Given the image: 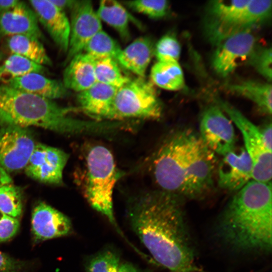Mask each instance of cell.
I'll return each instance as SVG.
<instances>
[{
	"instance_id": "52a82bcc",
	"label": "cell",
	"mask_w": 272,
	"mask_h": 272,
	"mask_svg": "<svg viewBox=\"0 0 272 272\" xmlns=\"http://www.w3.org/2000/svg\"><path fill=\"white\" fill-rule=\"evenodd\" d=\"M162 113V105L153 84L138 77L117 89L109 120L156 119Z\"/></svg>"
},
{
	"instance_id": "60d3db41",
	"label": "cell",
	"mask_w": 272,
	"mask_h": 272,
	"mask_svg": "<svg viewBox=\"0 0 272 272\" xmlns=\"http://www.w3.org/2000/svg\"><path fill=\"white\" fill-rule=\"evenodd\" d=\"M271 272V271H270Z\"/></svg>"
},
{
	"instance_id": "ba28073f",
	"label": "cell",
	"mask_w": 272,
	"mask_h": 272,
	"mask_svg": "<svg viewBox=\"0 0 272 272\" xmlns=\"http://www.w3.org/2000/svg\"><path fill=\"white\" fill-rule=\"evenodd\" d=\"M218 105L229 116L240 131L244 149L252 164V179L268 183L271 179V151L265 146L260 129L239 110L222 100L218 99Z\"/></svg>"
},
{
	"instance_id": "8d00e7d4",
	"label": "cell",
	"mask_w": 272,
	"mask_h": 272,
	"mask_svg": "<svg viewBox=\"0 0 272 272\" xmlns=\"http://www.w3.org/2000/svg\"><path fill=\"white\" fill-rule=\"evenodd\" d=\"M50 1L58 9L64 12L66 9L71 10L77 2L75 0H50Z\"/></svg>"
},
{
	"instance_id": "d590c367",
	"label": "cell",
	"mask_w": 272,
	"mask_h": 272,
	"mask_svg": "<svg viewBox=\"0 0 272 272\" xmlns=\"http://www.w3.org/2000/svg\"><path fill=\"white\" fill-rule=\"evenodd\" d=\"M271 129V123L270 122L260 129L263 143L265 147L270 151H271L272 149Z\"/></svg>"
},
{
	"instance_id": "4fadbf2b",
	"label": "cell",
	"mask_w": 272,
	"mask_h": 272,
	"mask_svg": "<svg viewBox=\"0 0 272 272\" xmlns=\"http://www.w3.org/2000/svg\"><path fill=\"white\" fill-rule=\"evenodd\" d=\"M68 159V154L60 149L37 144L25 167V172L29 176L42 182L60 184Z\"/></svg>"
},
{
	"instance_id": "4dcf8cb0",
	"label": "cell",
	"mask_w": 272,
	"mask_h": 272,
	"mask_svg": "<svg viewBox=\"0 0 272 272\" xmlns=\"http://www.w3.org/2000/svg\"><path fill=\"white\" fill-rule=\"evenodd\" d=\"M180 52L179 41L171 34H167L162 37L154 49V53L158 61H177Z\"/></svg>"
},
{
	"instance_id": "2e32d148",
	"label": "cell",
	"mask_w": 272,
	"mask_h": 272,
	"mask_svg": "<svg viewBox=\"0 0 272 272\" xmlns=\"http://www.w3.org/2000/svg\"><path fill=\"white\" fill-rule=\"evenodd\" d=\"M31 225L34 237L41 241L67 235L72 230L67 216L44 202L39 203L34 208Z\"/></svg>"
},
{
	"instance_id": "f1b7e54d",
	"label": "cell",
	"mask_w": 272,
	"mask_h": 272,
	"mask_svg": "<svg viewBox=\"0 0 272 272\" xmlns=\"http://www.w3.org/2000/svg\"><path fill=\"white\" fill-rule=\"evenodd\" d=\"M120 263L119 252L107 247L88 258L86 272H117Z\"/></svg>"
},
{
	"instance_id": "ac0fdd59",
	"label": "cell",
	"mask_w": 272,
	"mask_h": 272,
	"mask_svg": "<svg viewBox=\"0 0 272 272\" xmlns=\"http://www.w3.org/2000/svg\"><path fill=\"white\" fill-rule=\"evenodd\" d=\"M117 88L96 82L78 93L79 110L97 121L109 120L112 102Z\"/></svg>"
},
{
	"instance_id": "484cf974",
	"label": "cell",
	"mask_w": 272,
	"mask_h": 272,
	"mask_svg": "<svg viewBox=\"0 0 272 272\" xmlns=\"http://www.w3.org/2000/svg\"><path fill=\"white\" fill-rule=\"evenodd\" d=\"M46 67L25 57L11 54L0 65V82L8 84L11 81L31 73L43 74Z\"/></svg>"
},
{
	"instance_id": "836d02e7",
	"label": "cell",
	"mask_w": 272,
	"mask_h": 272,
	"mask_svg": "<svg viewBox=\"0 0 272 272\" xmlns=\"http://www.w3.org/2000/svg\"><path fill=\"white\" fill-rule=\"evenodd\" d=\"M19 221L0 212V242L7 241L14 237L19 228Z\"/></svg>"
},
{
	"instance_id": "4316f807",
	"label": "cell",
	"mask_w": 272,
	"mask_h": 272,
	"mask_svg": "<svg viewBox=\"0 0 272 272\" xmlns=\"http://www.w3.org/2000/svg\"><path fill=\"white\" fill-rule=\"evenodd\" d=\"M121 49L118 43L102 30L90 39L84 50L94 60L112 58L116 60Z\"/></svg>"
},
{
	"instance_id": "cb8c5ba5",
	"label": "cell",
	"mask_w": 272,
	"mask_h": 272,
	"mask_svg": "<svg viewBox=\"0 0 272 272\" xmlns=\"http://www.w3.org/2000/svg\"><path fill=\"white\" fill-rule=\"evenodd\" d=\"M96 13L100 19L114 28L124 41L129 39V22L132 17L119 2L113 0L100 2Z\"/></svg>"
},
{
	"instance_id": "9c48e42d",
	"label": "cell",
	"mask_w": 272,
	"mask_h": 272,
	"mask_svg": "<svg viewBox=\"0 0 272 272\" xmlns=\"http://www.w3.org/2000/svg\"><path fill=\"white\" fill-rule=\"evenodd\" d=\"M199 136L215 154L222 156L235 149L236 135L231 120L219 106H211L202 113Z\"/></svg>"
},
{
	"instance_id": "83f0119b",
	"label": "cell",
	"mask_w": 272,
	"mask_h": 272,
	"mask_svg": "<svg viewBox=\"0 0 272 272\" xmlns=\"http://www.w3.org/2000/svg\"><path fill=\"white\" fill-rule=\"evenodd\" d=\"M94 69L97 82L117 89L130 80L122 73L117 62L112 58L94 60Z\"/></svg>"
},
{
	"instance_id": "74e56055",
	"label": "cell",
	"mask_w": 272,
	"mask_h": 272,
	"mask_svg": "<svg viewBox=\"0 0 272 272\" xmlns=\"http://www.w3.org/2000/svg\"><path fill=\"white\" fill-rule=\"evenodd\" d=\"M20 2L19 0L0 1V14L11 10L17 6Z\"/></svg>"
},
{
	"instance_id": "7c38bea8",
	"label": "cell",
	"mask_w": 272,
	"mask_h": 272,
	"mask_svg": "<svg viewBox=\"0 0 272 272\" xmlns=\"http://www.w3.org/2000/svg\"><path fill=\"white\" fill-rule=\"evenodd\" d=\"M256 40L251 32L230 36L217 45L212 64L216 72L226 77L245 60H248L256 47Z\"/></svg>"
},
{
	"instance_id": "ab89813d",
	"label": "cell",
	"mask_w": 272,
	"mask_h": 272,
	"mask_svg": "<svg viewBox=\"0 0 272 272\" xmlns=\"http://www.w3.org/2000/svg\"><path fill=\"white\" fill-rule=\"evenodd\" d=\"M12 180L6 171L3 167L0 166V188L8 184H11Z\"/></svg>"
},
{
	"instance_id": "1f68e13d",
	"label": "cell",
	"mask_w": 272,
	"mask_h": 272,
	"mask_svg": "<svg viewBox=\"0 0 272 272\" xmlns=\"http://www.w3.org/2000/svg\"><path fill=\"white\" fill-rule=\"evenodd\" d=\"M124 3L134 11L153 19L164 17L169 8L168 2L165 0H139L126 1Z\"/></svg>"
},
{
	"instance_id": "30bf717a",
	"label": "cell",
	"mask_w": 272,
	"mask_h": 272,
	"mask_svg": "<svg viewBox=\"0 0 272 272\" xmlns=\"http://www.w3.org/2000/svg\"><path fill=\"white\" fill-rule=\"evenodd\" d=\"M36 144L26 127L15 125L0 129V166L6 171H14L26 167Z\"/></svg>"
},
{
	"instance_id": "ffe728a7",
	"label": "cell",
	"mask_w": 272,
	"mask_h": 272,
	"mask_svg": "<svg viewBox=\"0 0 272 272\" xmlns=\"http://www.w3.org/2000/svg\"><path fill=\"white\" fill-rule=\"evenodd\" d=\"M153 54L152 40L148 37H141L122 49L116 61L138 77L145 78Z\"/></svg>"
},
{
	"instance_id": "f546056e",
	"label": "cell",
	"mask_w": 272,
	"mask_h": 272,
	"mask_svg": "<svg viewBox=\"0 0 272 272\" xmlns=\"http://www.w3.org/2000/svg\"><path fill=\"white\" fill-rule=\"evenodd\" d=\"M22 197L18 187L11 184L0 188V212L18 218L22 211Z\"/></svg>"
},
{
	"instance_id": "d6986e66",
	"label": "cell",
	"mask_w": 272,
	"mask_h": 272,
	"mask_svg": "<svg viewBox=\"0 0 272 272\" xmlns=\"http://www.w3.org/2000/svg\"><path fill=\"white\" fill-rule=\"evenodd\" d=\"M94 60L86 53H80L66 63L62 83L67 89L79 93L96 83Z\"/></svg>"
},
{
	"instance_id": "5b68a950",
	"label": "cell",
	"mask_w": 272,
	"mask_h": 272,
	"mask_svg": "<svg viewBox=\"0 0 272 272\" xmlns=\"http://www.w3.org/2000/svg\"><path fill=\"white\" fill-rule=\"evenodd\" d=\"M119 173L111 151L104 146H92L85 156L83 190L91 207L104 216L133 249L135 247L126 237L116 220L113 192Z\"/></svg>"
},
{
	"instance_id": "e0dca14e",
	"label": "cell",
	"mask_w": 272,
	"mask_h": 272,
	"mask_svg": "<svg viewBox=\"0 0 272 272\" xmlns=\"http://www.w3.org/2000/svg\"><path fill=\"white\" fill-rule=\"evenodd\" d=\"M38 24L30 5L20 1L14 8L0 14V36L26 35L42 39Z\"/></svg>"
},
{
	"instance_id": "7402d4cb",
	"label": "cell",
	"mask_w": 272,
	"mask_h": 272,
	"mask_svg": "<svg viewBox=\"0 0 272 272\" xmlns=\"http://www.w3.org/2000/svg\"><path fill=\"white\" fill-rule=\"evenodd\" d=\"M227 89L254 103L260 110L271 114V86L267 83L246 80L227 85Z\"/></svg>"
},
{
	"instance_id": "3957f363",
	"label": "cell",
	"mask_w": 272,
	"mask_h": 272,
	"mask_svg": "<svg viewBox=\"0 0 272 272\" xmlns=\"http://www.w3.org/2000/svg\"><path fill=\"white\" fill-rule=\"evenodd\" d=\"M271 183L251 180L236 192L217 218L216 239L237 254L267 255L272 249Z\"/></svg>"
},
{
	"instance_id": "8fae6325",
	"label": "cell",
	"mask_w": 272,
	"mask_h": 272,
	"mask_svg": "<svg viewBox=\"0 0 272 272\" xmlns=\"http://www.w3.org/2000/svg\"><path fill=\"white\" fill-rule=\"evenodd\" d=\"M70 34L64 64L82 52L90 39L102 30V24L90 1H77L71 9Z\"/></svg>"
},
{
	"instance_id": "44dd1931",
	"label": "cell",
	"mask_w": 272,
	"mask_h": 272,
	"mask_svg": "<svg viewBox=\"0 0 272 272\" xmlns=\"http://www.w3.org/2000/svg\"><path fill=\"white\" fill-rule=\"evenodd\" d=\"M7 85L20 91L52 100L65 97L68 92L62 82L36 73L15 79Z\"/></svg>"
},
{
	"instance_id": "277c9868",
	"label": "cell",
	"mask_w": 272,
	"mask_h": 272,
	"mask_svg": "<svg viewBox=\"0 0 272 272\" xmlns=\"http://www.w3.org/2000/svg\"><path fill=\"white\" fill-rule=\"evenodd\" d=\"M78 109L0 83L2 126H34L62 133L105 131L104 122L86 121L71 117L70 113Z\"/></svg>"
},
{
	"instance_id": "8992f818",
	"label": "cell",
	"mask_w": 272,
	"mask_h": 272,
	"mask_svg": "<svg viewBox=\"0 0 272 272\" xmlns=\"http://www.w3.org/2000/svg\"><path fill=\"white\" fill-rule=\"evenodd\" d=\"M261 23V16L250 0L214 1L206 8L203 29L208 40L217 46L230 36L251 32Z\"/></svg>"
},
{
	"instance_id": "d6a6232c",
	"label": "cell",
	"mask_w": 272,
	"mask_h": 272,
	"mask_svg": "<svg viewBox=\"0 0 272 272\" xmlns=\"http://www.w3.org/2000/svg\"><path fill=\"white\" fill-rule=\"evenodd\" d=\"M271 49L255 47L248 62L268 81L271 80Z\"/></svg>"
},
{
	"instance_id": "d4e9b609",
	"label": "cell",
	"mask_w": 272,
	"mask_h": 272,
	"mask_svg": "<svg viewBox=\"0 0 272 272\" xmlns=\"http://www.w3.org/2000/svg\"><path fill=\"white\" fill-rule=\"evenodd\" d=\"M153 84L170 91L181 89L184 86L182 70L177 61H158L151 70Z\"/></svg>"
},
{
	"instance_id": "e575fe53",
	"label": "cell",
	"mask_w": 272,
	"mask_h": 272,
	"mask_svg": "<svg viewBox=\"0 0 272 272\" xmlns=\"http://www.w3.org/2000/svg\"><path fill=\"white\" fill-rule=\"evenodd\" d=\"M23 267L22 262L0 251V272H19Z\"/></svg>"
},
{
	"instance_id": "603a6c76",
	"label": "cell",
	"mask_w": 272,
	"mask_h": 272,
	"mask_svg": "<svg viewBox=\"0 0 272 272\" xmlns=\"http://www.w3.org/2000/svg\"><path fill=\"white\" fill-rule=\"evenodd\" d=\"M7 45L12 54L25 57L37 64L45 66L52 65V61L40 40L26 35L8 37Z\"/></svg>"
},
{
	"instance_id": "f35d334b",
	"label": "cell",
	"mask_w": 272,
	"mask_h": 272,
	"mask_svg": "<svg viewBox=\"0 0 272 272\" xmlns=\"http://www.w3.org/2000/svg\"><path fill=\"white\" fill-rule=\"evenodd\" d=\"M117 272H145L129 262H121Z\"/></svg>"
},
{
	"instance_id": "6da1fadb",
	"label": "cell",
	"mask_w": 272,
	"mask_h": 272,
	"mask_svg": "<svg viewBox=\"0 0 272 272\" xmlns=\"http://www.w3.org/2000/svg\"><path fill=\"white\" fill-rule=\"evenodd\" d=\"M183 200L160 190L148 192L130 202L127 217L154 262L167 272H199Z\"/></svg>"
},
{
	"instance_id": "7a4b0ae2",
	"label": "cell",
	"mask_w": 272,
	"mask_h": 272,
	"mask_svg": "<svg viewBox=\"0 0 272 272\" xmlns=\"http://www.w3.org/2000/svg\"><path fill=\"white\" fill-rule=\"evenodd\" d=\"M217 165L216 154L199 135L181 129L169 134L156 150L150 170L160 190L196 199L211 191Z\"/></svg>"
},
{
	"instance_id": "5bb4252c",
	"label": "cell",
	"mask_w": 272,
	"mask_h": 272,
	"mask_svg": "<svg viewBox=\"0 0 272 272\" xmlns=\"http://www.w3.org/2000/svg\"><path fill=\"white\" fill-rule=\"evenodd\" d=\"M252 164L244 148L234 149L223 156L217 165L219 186L237 192L252 180Z\"/></svg>"
},
{
	"instance_id": "9a60e30c",
	"label": "cell",
	"mask_w": 272,
	"mask_h": 272,
	"mask_svg": "<svg viewBox=\"0 0 272 272\" xmlns=\"http://www.w3.org/2000/svg\"><path fill=\"white\" fill-rule=\"evenodd\" d=\"M38 21L46 30L57 47L63 52L68 49L70 23L65 12L50 0L29 1Z\"/></svg>"
}]
</instances>
